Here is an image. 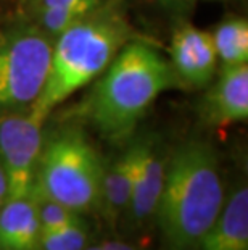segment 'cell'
Listing matches in <instances>:
<instances>
[{
  "mask_svg": "<svg viewBox=\"0 0 248 250\" xmlns=\"http://www.w3.org/2000/svg\"><path fill=\"white\" fill-rule=\"evenodd\" d=\"M156 2H160L163 5H177V3L184 2V0H156Z\"/></svg>",
  "mask_w": 248,
  "mask_h": 250,
  "instance_id": "20",
  "label": "cell"
},
{
  "mask_svg": "<svg viewBox=\"0 0 248 250\" xmlns=\"http://www.w3.org/2000/svg\"><path fill=\"white\" fill-rule=\"evenodd\" d=\"M54 42L39 26H23L0 39V111L31 108L44 90Z\"/></svg>",
  "mask_w": 248,
  "mask_h": 250,
  "instance_id": "5",
  "label": "cell"
},
{
  "mask_svg": "<svg viewBox=\"0 0 248 250\" xmlns=\"http://www.w3.org/2000/svg\"><path fill=\"white\" fill-rule=\"evenodd\" d=\"M224 202L216 152L197 141L177 147L166 163L155 213L165 250H191L218 220Z\"/></svg>",
  "mask_w": 248,
  "mask_h": 250,
  "instance_id": "1",
  "label": "cell"
},
{
  "mask_svg": "<svg viewBox=\"0 0 248 250\" xmlns=\"http://www.w3.org/2000/svg\"><path fill=\"white\" fill-rule=\"evenodd\" d=\"M191 250H248V189L240 186L224 202L214 225Z\"/></svg>",
  "mask_w": 248,
  "mask_h": 250,
  "instance_id": "10",
  "label": "cell"
},
{
  "mask_svg": "<svg viewBox=\"0 0 248 250\" xmlns=\"http://www.w3.org/2000/svg\"><path fill=\"white\" fill-rule=\"evenodd\" d=\"M87 229L79 220L68 226L58 228L54 231L40 232L39 246L40 250H84L87 247Z\"/></svg>",
  "mask_w": 248,
  "mask_h": 250,
  "instance_id": "15",
  "label": "cell"
},
{
  "mask_svg": "<svg viewBox=\"0 0 248 250\" xmlns=\"http://www.w3.org/2000/svg\"><path fill=\"white\" fill-rule=\"evenodd\" d=\"M40 225L34 192L7 199L0 207V250H36Z\"/></svg>",
  "mask_w": 248,
  "mask_h": 250,
  "instance_id": "11",
  "label": "cell"
},
{
  "mask_svg": "<svg viewBox=\"0 0 248 250\" xmlns=\"http://www.w3.org/2000/svg\"><path fill=\"white\" fill-rule=\"evenodd\" d=\"M129 42L126 21L113 12H94L57 36L44 90L29 113L45 123L50 113L76 90L108 68Z\"/></svg>",
  "mask_w": 248,
  "mask_h": 250,
  "instance_id": "3",
  "label": "cell"
},
{
  "mask_svg": "<svg viewBox=\"0 0 248 250\" xmlns=\"http://www.w3.org/2000/svg\"><path fill=\"white\" fill-rule=\"evenodd\" d=\"M73 2H76V0H34L36 7H38V12H40V10H47V8L60 7V5L73 3Z\"/></svg>",
  "mask_w": 248,
  "mask_h": 250,
  "instance_id": "17",
  "label": "cell"
},
{
  "mask_svg": "<svg viewBox=\"0 0 248 250\" xmlns=\"http://www.w3.org/2000/svg\"><path fill=\"white\" fill-rule=\"evenodd\" d=\"M218 60L223 65H239L248 62V23L245 18L230 17L221 21L211 33Z\"/></svg>",
  "mask_w": 248,
  "mask_h": 250,
  "instance_id": "13",
  "label": "cell"
},
{
  "mask_svg": "<svg viewBox=\"0 0 248 250\" xmlns=\"http://www.w3.org/2000/svg\"><path fill=\"white\" fill-rule=\"evenodd\" d=\"M102 76L89 100V116L113 141L128 137L158 95L179 83L171 62L139 41L128 42Z\"/></svg>",
  "mask_w": 248,
  "mask_h": 250,
  "instance_id": "2",
  "label": "cell"
},
{
  "mask_svg": "<svg viewBox=\"0 0 248 250\" xmlns=\"http://www.w3.org/2000/svg\"><path fill=\"white\" fill-rule=\"evenodd\" d=\"M131 192H133V168H131L129 148L113 165L103 168L100 184L98 207L107 220L114 225L126 211H129Z\"/></svg>",
  "mask_w": 248,
  "mask_h": 250,
  "instance_id": "12",
  "label": "cell"
},
{
  "mask_svg": "<svg viewBox=\"0 0 248 250\" xmlns=\"http://www.w3.org/2000/svg\"><path fill=\"white\" fill-rule=\"evenodd\" d=\"M102 249L103 250H135L133 246L126 242H121V241H107L102 244Z\"/></svg>",
  "mask_w": 248,
  "mask_h": 250,
  "instance_id": "18",
  "label": "cell"
},
{
  "mask_svg": "<svg viewBox=\"0 0 248 250\" xmlns=\"http://www.w3.org/2000/svg\"><path fill=\"white\" fill-rule=\"evenodd\" d=\"M202 116L210 125L228 126L248 118V65H223L205 97Z\"/></svg>",
  "mask_w": 248,
  "mask_h": 250,
  "instance_id": "9",
  "label": "cell"
},
{
  "mask_svg": "<svg viewBox=\"0 0 248 250\" xmlns=\"http://www.w3.org/2000/svg\"><path fill=\"white\" fill-rule=\"evenodd\" d=\"M40 120L31 115H10L0 120V165L7 178V199L34 192L36 168L44 146Z\"/></svg>",
  "mask_w": 248,
  "mask_h": 250,
  "instance_id": "6",
  "label": "cell"
},
{
  "mask_svg": "<svg viewBox=\"0 0 248 250\" xmlns=\"http://www.w3.org/2000/svg\"><path fill=\"white\" fill-rule=\"evenodd\" d=\"M103 167L82 132L66 129L42 146L34 194L77 211L98 207Z\"/></svg>",
  "mask_w": 248,
  "mask_h": 250,
  "instance_id": "4",
  "label": "cell"
},
{
  "mask_svg": "<svg viewBox=\"0 0 248 250\" xmlns=\"http://www.w3.org/2000/svg\"><path fill=\"white\" fill-rule=\"evenodd\" d=\"M8 197V189H7V178H5V173H3V168L0 165V207L5 204Z\"/></svg>",
  "mask_w": 248,
  "mask_h": 250,
  "instance_id": "19",
  "label": "cell"
},
{
  "mask_svg": "<svg viewBox=\"0 0 248 250\" xmlns=\"http://www.w3.org/2000/svg\"><path fill=\"white\" fill-rule=\"evenodd\" d=\"M102 3L103 0H76L73 3L40 10V12H38L40 18L39 28L47 36L57 37L63 31L71 28L73 24L79 23L84 18H87L89 15L97 12L98 8H102Z\"/></svg>",
  "mask_w": 248,
  "mask_h": 250,
  "instance_id": "14",
  "label": "cell"
},
{
  "mask_svg": "<svg viewBox=\"0 0 248 250\" xmlns=\"http://www.w3.org/2000/svg\"><path fill=\"white\" fill-rule=\"evenodd\" d=\"M38 216H39V225H40V232L45 231H54L58 228L68 226L71 223L79 221V213L75 210L68 208V207L54 202L45 197L38 195Z\"/></svg>",
  "mask_w": 248,
  "mask_h": 250,
  "instance_id": "16",
  "label": "cell"
},
{
  "mask_svg": "<svg viewBox=\"0 0 248 250\" xmlns=\"http://www.w3.org/2000/svg\"><path fill=\"white\" fill-rule=\"evenodd\" d=\"M133 168V192L129 211L135 223L147 221L156 213V207L165 184L166 162L158 144L147 137L129 147Z\"/></svg>",
  "mask_w": 248,
  "mask_h": 250,
  "instance_id": "8",
  "label": "cell"
},
{
  "mask_svg": "<svg viewBox=\"0 0 248 250\" xmlns=\"http://www.w3.org/2000/svg\"><path fill=\"white\" fill-rule=\"evenodd\" d=\"M171 66L177 81L187 87H205L213 81L218 54H216L211 33L182 24L171 36Z\"/></svg>",
  "mask_w": 248,
  "mask_h": 250,
  "instance_id": "7",
  "label": "cell"
}]
</instances>
